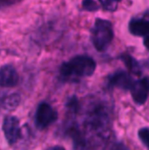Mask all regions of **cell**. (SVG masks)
I'll use <instances>...</instances> for the list:
<instances>
[{
  "instance_id": "13",
  "label": "cell",
  "mask_w": 149,
  "mask_h": 150,
  "mask_svg": "<svg viewBox=\"0 0 149 150\" xmlns=\"http://www.w3.org/2000/svg\"><path fill=\"white\" fill-rule=\"evenodd\" d=\"M20 1V0H0V8L13 5V4H16V3H18Z\"/></svg>"
},
{
  "instance_id": "3",
  "label": "cell",
  "mask_w": 149,
  "mask_h": 150,
  "mask_svg": "<svg viewBox=\"0 0 149 150\" xmlns=\"http://www.w3.org/2000/svg\"><path fill=\"white\" fill-rule=\"evenodd\" d=\"M57 112L51 105L46 102H42L39 104L36 111V117H35L36 126L43 130L55 122L57 120Z\"/></svg>"
},
{
  "instance_id": "14",
  "label": "cell",
  "mask_w": 149,
  "mask_h": 150,
  "mask_svg": "<svg viewBox=\"0 0 149 150\" xmlns=\"http://www.w3.org/2000/svg\"><path fill=\"white\" fill-rule=\"evenodd\" d=\"M110 150H130V149L125 144H123V143H115Z\"/></svg>"
},
{
  "instance_id": "8",
  "label": "cell",
  "mask_w": 149,
  "mask_h": 150,
  "mask_svg": "<svg viewBox=\"0 0 149 150\" xmlns=\"http://www.w3.org/2000/svg\"><path fill=\"white\" fill-rule=\"evenodd\" d=\"M129 32L137 37L149 36V21L145 18H133L129 23Z\"/></svg>"
},
{
  "instance_id": "5",
  "label": "cell",
  "mask_w": 149,
  "mask_h": 150,
  "mask_svg": "<svg viewBox=\"0 0 149 150\" xmlns=\"http://www.w3.org/2000/svg\"><path fill=\"white\" fill-rule=\"evenodd\" d=\"M132 98L137 104H144L149 97V78L134 81L131 87Z\"/></svg>"
},
{
  "instance_id": "2",
  "label": "cell",
  "mask_w": 149,
  "mask_h": 150,
  "mask_svg": "<svg viewBox=\"0 0 149 150\" xmlns=\"http://www.w3.org/2000/svg\"><path fill=\"white\" fill-rule=\"evenodd\" d=\"M92 43L98 51H104L110 45L113 39V29L109 21L96 18L92 28Z\"/></svg>"
},
{
  "instance_id": "12",
  "label": "cell",
  "mask_w": 149,
  "mask_h": 150,
  "mask_svg": "<svg viewBox=\"0 0 149 150\" xmlns=\"http://www.w3.org/2000/svg\"><path fill=\"white\" fill-rule=\"evenodd\" d=\"M138 135H139V138L141 140V142L149 149V129L148 128L140 129L139 132H138Z\"/></svg>"
},
{
  "instance_id": "15",
  "label": "cell",
  "mask_w": 149,
  "mask_h": 150,
  "mask_svg": "<svg viewBox=\"0 0 149 150\" xmlns=\"http://www.w3.org/2000/svg\"><path fill=\"white\" fill-rule=\"evenodd\" d=\"M46 150H66V149H64V147L60 146V145H55V146L49 147V148H47Z\"/></svg>"
},
{
  "instance_id": "10",
  "label": "cell",
  "mask_w": 149,
  "mask_h": 150,
  "mask_svg": "<svg viewBox=\"0 0 149 150\" xmlns=\"http://www.w3.org/2000/svg\"><path fill=\"white\" fill-rule=\"evenodd\" d=\"M121 59L123 60V62L126 64L127 69L131 71L132 74L136 76H140L141 75V67H140V64L138 63V61L135 59L134 57H132L130 54H123L121 56Z\"/></svg>"
},
{
  "instance_id": "16",
  "label": "cell",
  "mask_w": 149,
  "mask_h": 150,
  "mask_svg": "<svg viewBox=\"0 0 149 150\" xmlns=\"http://www.w3.org/2000/svg\"><path fill=\"white\" fill-rule=\"evenodd\" d=\"M143 43H144V46L146 47V49H147L148 51H149V36H147V37L144 38Z\"/></svg>"
},
{
  "instance_id": "1",
  "label": "cell",
  "mask_w": 149,
  "mask_h": 150,
  "mask_svg": "<svg viewBox=\"0 0 149 150\" xmlns=\"http://www.w3.org/2000/svg\"><path fill=\"white\" fill-rule=\"evenodd\" d=\"M95 69L96 62L93 58L87 55H77L62 63L59 71L64 79H76L90 77Z\"/></svg>"
},
{
  "instance_id": "6",
  "label": "cell",
  "mask_w": 149,
  "mask_h": 150,
  "mask_svg": "<svg viewBox=\"0 0 149 150\" xmlns=\"http://www.w3.org/2000/svg\"><path fill=\"white\" fill-rule=\"evenodd\" d=\"M20 77L16 67L11 64H4L0 67V87L12 88L18 84Z\"/></svg>"
},
{
  "instance_id": "11",
  "label": "cell",
  "mask_w": 149,
  "mask_h": 150,
  "mask_svg": "<svg viewBox=\"0 0 149 150\" xmlns=\"http://www.w3.org/2000/svg\"><path fill=\"white\" fill-rule=\"evenodd\" d=\"M82 6H83V9L87 11H96L100 8L99 4L95 0H83Z\"/></svg>"
},
{
  "instance_id": "7",
  "label": "cell",
  "mask_w": 149,
  "mask_h": 150,
  "mask_svg": "<svg viewBox=\"0 0 149 150\" xmlns=\"http://www.w3.org/2000/svg\"><path fill=\"white\" fill-rule=\"evenodd\" d=\"M134 81L131 76L124 71H119L108 78V84L112 87H117L123 90H130Z\"/></svg>"
},
{
  "instance_id": "9",
  "label": "cell",
  "mask_w": 149,
  "mask_h": 150,
  "mask_svg": "<svg viewBox=\"0 0 149 150\" xmlns=\"http://www.w3.org/2000/svg\"><path fill=\"white\" fill-rule=\"evenodd\" d=\"M20 95L18 93H12V94L4 96L3 100L1 102V107L5 110H13L20 105Z\"/></svg>"
},
{
  "instance_id": "4",
  "label": "cell",
  "mask_w": 149,
  "mask_h": 150,
  "mask_svg": "<svg viewBox=\"0 0 149 150\" xmlns=\"http://www.w3.org/2000/svg\"><path fill=\"white\" fill-rule=\"evenodd\" d=\"M2 130H3L5 139L8 144L13 145L20 138V120L14 115H6L2 122Z\"/></svg>"
},
{
  "instance_id": "18",
  "label": "cell",
  "mask_w": 149,
  "mask_h": 150,
  "mask_svg": "<svg viewBox=\"0 0 149 150\" xmlns=\"http://www.w3.org/2000/svg\"><path fill=\"white\" fill-rule=\"evenodd\" d=\"M112 1H117V2H119V1H121V0H112Z\"/></svg>"
},
{
  "instance_id": "17",
  "label": "cell",
  "mask_w": 149,
  "mask_h": 150,
  "mask_svg": "<svg viewBox=\"0 0 149 150\" xmlns=\"http://www.w3.org/2000/svg\"><path fill=\"white\" fill-rule=\"evenodd\" d=\"M3 98H4V95L2 94V92L0 91V107H1V102H2V100H3Z\"/></svg>"
}]
</instances>
